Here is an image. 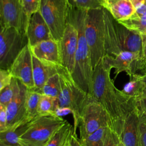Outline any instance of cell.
I'll return each mask as SVG.
<instances>
[{"label": "cell", "mask_w": 146, "mask_h": 146, "mask_svg": "<svg viewBox=\"0 0 146 146\" xmlns=\"http://www.w3.org/2000/svg\"><path fill=\"white\" fill-rule=\"evenodd\" d=\"M42 94L38 91L35 88H27L26 95V108L27 118L31 121L39 116L38 108L39 101Z\"/></svg>", "instance_id": "44dd1931"}, {"label": "cell", "mask_w": 146, "mask_h": 146, "mask_svg": "<svg viewBox=\"0 0 146 146\" xmlns=\"http://www.w3.org/2000/svg\"><path fill=\"white\" fill-rule=\"evenodd\" d=\"M68 0H41L39 11L48 25L54 39L60 41L67 23Z\"/></svg>", "instance_id": "8992f818"}, {"label": "cell", "mask_w": 146, "mask_h": 146, "mask_svg": "<svg viewBox=\"0 0 146 146\" xmlns=\"http://www.w3.org/2000/svg\"><path fill=\"white\" fill-rule=\"evenodd\" d=\"M73 132L72 125L67 120L51 137L44 146H65Z\"/></svg>", "instance_id": "ffe728a7"}, {"label": "cell", "mask_w": 146, "mask_h": 146, "mask_svg": "<svg viewBox=\"0 0 146 146\" xmlns=\"http://www.w3.org/2000/svg\"><path fill=\"white\" fill-rule=\"evenodd\" d=\"M26 34L30 47L42 41L53 39L50 28L39 11L30 17Z\"/></svg>", "instance_id": "5bb4252c"}, {"label": "cell", "mask_w": 146, "mask_h": 146, "mask_svg": "<svg viewBox=\"0 0 146 146\" xmlns=\"http://www.w3.org/2000/svg\"><path fill=\"white\" fill-rule=\"evenodd\" d=\"M120 141L119 136L108 127L105 140V146H118Z\"/></svg>", "instance_id": "1f68e13d"}, {"label": "cell", "mask_w": 146, "mask_h": 146, "mask_svg": "<svg viewBox=\"0 0 146 146\" xmlns=\"http://www.w3.org/2000/svg\"><path fill=\"white\" fill-rule=\"evenodd\" d=\"M143 36V54L140 62V70L146 64V35ZM139 71V72H140Z\"/></svg>", "instance_id": "e575fe53"}, {"label": "cell", "mask_w": 146, "mask_h": 146, "mask_svg": "<svg viewBox=\"0 0 146 146\" xmlns=\"http://www.w3.org/2000/svg\"><path fill=\"white\" fill-rule=\"evenodd\" d=\"M140 146H146V125L140 122Z\"/></svg>", "instance_id": "836d02e7"}, {"label": "cell", "mask_w": 146, "mask_h": 146, "mask_svg": "<svg viewBox=\"0 0 146 146\" xmlns=\"http://www.w3.org/2000/svg\"><path fill=\"white\" fill-rule=\"evenodd\" d=\"M84 33L89 48L92 66L94 70L106 55L105 22L103 7L87 10Z\"/></svg>", "instance_id": "277c9868"}, {"label": "cell", "mask_w": 146, "mask_h": 146, "mask_svg": "<svg viewBox=\"0 0 146 146\" xmlns=\"http://www.w3.org/2000/svg\"><path fill=\"white\" fill-rule=\"evenodd\" d=\"M65 146H70V139H69L68 141L67 142V143L66 144V145Z\"/></svg>", "instance_id": "60d3db41"}, {"label": "cell", "mask_w": 146, "mask_h": 146, "mask_svg": "<svg viewBox=\"0 0 146 146\" xmlns=\"http://www.w3.org/2000/svg\"><path fill=\"white\" fill-rule=\"evenodd\" d=\"M12 76L10 71L7 69H0V91L9 85L12 81Z\"/></svg>", "instance_id": "4dcf8cb0"}, {"label": "cell", "mask_w": 146, "mask_h": 146, "mask_svg": "<svg viewBox=\"0 0 146 146\" xmlns=\"http://www.w3.org/2000/svg\"><path fill=\"white\" fill-rule=\"evenodd\" d=\"M140 72V73H143V72H146V64L142 68V69L141 70V71Z\"/></svg>", "instance_id": "f35d334b"}, {"label": "cell", "mask_w": 146, "mask_h": 146, "mask_svg": "<svg viewBox=\"0 0 146 146\" xmlns=\"http://www.w3.org/2000/svg\"><path fill=\"white\" fill-rule=\"evenodd\" d=\"M120 140L125 146H140V120L136 107L126 117Z\"/></svg>", "instance_id": "2e32d148"}, {"label": "cell", "mask_w": 146, "mask_h": 146, "mask_svg": "<svg viewBox=\"0 0 146 146\" xmlns=\"http://www.w3.org/2000/svg\"><path fill=\"white\" fill-rule=\"evenodd\" d=\"M29 21L20 0H0L1 27H12L26 34Z\"/></svg>", "instance_id": "9c48e42d"}, {"label": "cell", "mask_w": 146, "mask_h": 146, "mask_svg": "<svg viewBox=\"0 0 146 146\" xmlns=\"http://www.w3.org/2000/svg\"><path fill=\"white\" fill-rule=\"evenodd\" d=\"M109 127H102L83 140H80L84 146H105L107 129Z\"/></svg>", "instance_id": "d4e9b609"}, {"label": "cell", "mask_w": 146, "mask_h": 146, "mask_svg": "<svg viewBox=\"0 0 146 146\" xmlns=\"http://www.w3.org/2000/svg\"><path fill=\"white\" fill-rule=\"evenodd\" d=\"M62 65H55L42 62L33 55V79L35 88L42 94V89L47 80L59 72Z\"/></svg>", "instance_id": "e0dca14e"}, {"label": "cell", "mask_w": 146, "mask_h": 146, "mask_svg": "<svg viewBox=\"0 0 146 146\" xmlns=\"http://www.w3.org/2000/svg\"><path fill=\"white\" fill-rule=\"evenodd\" d=\"M59 42L62 64L71 74L78 43V31L74 25L67 22L63 36Z\"/></svg>", "instance_id": "7c38bea8"}, {"label": "cell", "mask_w": 146, "mask_h": 146, "mask_svg": "<svg viewBox=\"0 0 146 146\" xmlns=\"http://www.w3.org/2000/svg\"><path fill=\"white\" fill-rule=\"evenodd\" d=\"M102 6L116 21L127 19L136 12L131 0H102Z\"/></svg>", "instance_id": "ac0fdd59"}, {"label": "cell", "mask_w": 146, "mask_h": 146, "mask_svg": "<svg viewBox=\"0 0 146 146\" xmlns=\"http://www.w3.org/2000/svg\"><path fill=\"white\" fill-rule=\"evenodd\" d=\"M130 78L121 90L122 92L129 97L137 99L139 98L142 88V80L140 73H136Z\"/></svg>", "instance_id": "603a6c76"}, {"label": "cell", "mask_w": 146, "mask_h": 146, "mask_svg": "<svg viewBox=\"0 0 146 146\" xmlns=\"http://www.w3.org/2000/svg\"><path fill=\"white\" fill-rule=\"evenodd\" d=\"M105 22V48L106 55L115 56L123 51L143 54V36L120 23L103 9Z\"/></svg>", "instance_id": "7a4b0ae2"}, {"label": "cell", "mask_w": 146, "mask_h": 146, "mask_svg": "<svg viewBox=\"0 0 146 146\" xmlns=\"http://www.w3.org/2000/svg\"><path fill=\"white\" fill-rule=\"evenodd\" d=\"M59 74L61 90L57 98L58 107L68 108L71 110L74 120L73 133L76 134L82 111L91 96L76 84L71 74L63 65L59 67Z\"/></svg>", "instance_id": "3957f363"}, {"label": "cell", "mask_w": 146, "mask_h": 146, "mask_svg": "<svg viewBox=\"0 0 146 146\" xmlns=\"http://www.w3.org/2000/svg\"><path fill=\"white\" fill-rule=\"evenodd\" d=\"M21 2L29 19L34 13L39 10L41 0H21Z\"/></svg>", "instance_id": "f1b7e54d"}, {"label": "cell", "mask_w": 146, "mask_h": 146, "mask_svg": "<svg viewBox=\"0 0 146 146\" xmlns=\"http://www.w3.org/2000/svg\"><path fill=\"white\" fill-rule=\"evenodd\" d=\"M55 113L56 115L62 117L66 115H68L69 113H72V112H71V110L68 108L59 107L56 110Z\"/></svg>", "instance_id": "8d00e7d4"}, {"label": "cell", "mask_w": 146, "mask_h": 146, "mask_svg": "<svg viewBox=\"0 0 146 146\" xmlns=\"http://www.w3.org/2000/svg\"><path fill=\"white\" fill-rule=\"evenodd\" d=\"M28 44L26 34L14 27H1L0 32V67L9 69L11 65Z\"/></svg>", "instance_id": "ba28073f"}, {"label": "cell", "mask_w": 146, "mask_h": 146, "mask_svg": "<svg viewBox=\"0 0 146 146\" xmlns=\"http://www.w3.org/2000/svg\"><path fill=\"white\" fill-rule=\"evenodd\" d=\"M70 146H84L81 144L79 139H78L76 134H74L73 132L70 139Z\"/></svg>", "instance_id": "74e56055"}, {"label": "cell", "mask_w": 146, "mask_h": 146, "mask_svg": "<svg viewBox=\"0 0 146 146\" xmlns=\"http://www.w3.org/2000/svg\"><path fill=\"white\" fill-rule=\"evenodd\" d=\"M61 90V83L59 72L51 76L45 83L42 94L58 98Z\"/></svg>", "instance_id": "484cf974"}, {"label": "cell", "mask_w": 146, "mask_h": 146, "mask_svg": "<svg viewBox=\"0 0 146 146\" xmlns=\"http://www.w3.org/2000/svg\"><path fill=\"white\" fill-rule=\"evenodd\" d=\"M112 68L115 69L116 76L124 72L129 78L140 71L141 56L135 52L123 51L115 56L105 55Z\"/></svg>", "instance_id": "4fadbf2b"}, {"label": "cell", "mask_w": 146, "mask_h": 146, "mask_svg": "<svg viewBox=\"0 0 146 146\" xmlns=\"http://www.w3.org/2000/svg\"><path fill=\"white\" fill-rule=\"evenodd\" d=\"M8 70L13 78L20 80L27 88H35L33 55L29 43L22 49Z\"/></svg>", "instance_id": "30bf717a"}, {"label": "cell", "mask_w": 146, "mask_h": 146, "mask_svg": "<svg viewBox=\"0 0 146 146\" xmlns=\"http://www.w3.org/2000/svg\"><path fill=\"white\" fill-rule=\"evenodd\" d=\"M140 74L141 75V80H142V88H141V92L140 95L138 99L141 98H146V72L140 73Z\"/></svg>", "instance_id": "d590c367"}, {"label": "cell", "mask_w": 146, "mask_h": 146, "mask_svg": "<svg viewBox=\"0 0 146 146\" xmlns=\"http://www.w3.org/2000/svg\"><path fill=\"white\" fill-rule=\"evenodd\" d=\"M66 121L57 115H39L30 122L19 139V144L21 146H44Z\"/></svg>", "instance_id": "5b68a950"}, {"label": "cell", "mask_w": 146, "mask_h": 146, "mask_svg": "<svg viewBox=\"0 0 146 146\" xmlns=\"http://www.w3.org/2000/svg\"><path fill=\"white\" fill-rule=\"evenodd\" d=\"M30 50L32 55L42 62L62 65L59 42L58 40L54 39L43 40L31 46Z\"/></svg>", "instance_id": "9a60e30c"}, {"label": "cell", "mask_w": 146, "mask_h": 146, "mask_svg": "<svg viewBox=\"0 0 146 146\" xmlns=\"http://www.w3.org/2000/svg\"><path fill=\"white\" fill-rule=\"evenodd\" d=\"M20 1H21V0H20Z\"/></svg>", "instance_id": "b9f144b4"}, {"label": "cell", "mask_w": 146, "mask_h": 146, "mask_svg": "<svg viewBox=\"0 0 146 146\" xmlns=\"http://www.w3.org/2000/svg\"><path fill=\"white\" fill-rule=\"evenodd\" d=\"M58 108L57 98L41 94L38 108L39 115H56L55 113Z\"/></svg>", "instance_id": "cb8c5ba5"}, {"label": "cell", "mask_w": 146, "mask_h": 146, "mask_svg": "<svg viewBox=\"0 0 146 146\" xmlns=\"http://www.w3.org/2000/svg\"><path fill=\"white\" fill-rule=\"evenodd\" d=\"M0 146H14V145H7V144H3V143H0Z\"/></svg>", "instance_id": "ab89813d"}, {"label": "cell", "mask_w": 146, "mask_h": 146, "mask_svg": "<svg viewBox=\"0 0 146 146\" xmlns=\"http://www.w3.org/2000/svg\"><path fill=\"white\" fill-rule=\"evenodd\" d=\"M26 91L27 87L17 79L14 97L6 107L7 116L6 129L14 128L25 120H28L26 108Z\"/></svg>", "instance_id": "8fae6325"}, {"label": "cell", "mask_w": 146, "mask_h": 146, "mask_svg": "<svg viewBox=\"0 0 146 146\" xmlns=\"http://www.w3.org/2000/svg\"><path fill=\"white\" fill-rule=\"evenodd\" d=\"M17 79L13 78L11 83L0 91V104L6 107L13 99L17 84Z\"/></svg>", "instance_id": "4316f807"}, {"label": "cell", "mask_w": 146, "mask_h": 146, "mask_svg": "<svg viewBox=\"0 0 146 146\" xmlns=\"http://www.w3.org/2000/svg\"><path fill=\"white\" fill-rule=\"evenodd\" d=\"M70 6L82 10L102 7V0H68Z\"/></svg>", "instance_id": "83f0119b"}, {"label": "cell", "mask_w": 146, "mask_h": 146, "mask_svg": "<svg viewBox=\"0 0 146 146\" xmlns=\"http://www.w3.org/2000/svg\"><path fill=\"white\" fill-rule=\"evenodd\" d=\"M111 69L104 56L94 70L92 97L104 107L110 119V128L120 139L126 117L135 107V99L115 87L111 78Z\"/></svg>", "instance_id": "6da1fadb"}, {"label": "cell", "mask_w": 146, "mask_h": 146, "mask_svg": "<svg viewBox=\"0 0 146 146\" xmlns=\"http://www.w3.org/2000/svg\"><path fill=\"white\" fill-rule=\"evenodd\" d=\"M30 121L26 120L14 128L0 132V143L14 146H21L19 142V139L26 131Z\"/></svg>", "instance_id": "d6986e66"}, {"label": "cell", "mask_w": 146, "mask_h": 146, "mask_svg": "<svg viewBox=\"0 0 146 146\" xmlns=\"http://www.w3.org/2000/svg\"><path fill=\"white\" fill-rule=\"evenodd\" d=\"M110 127V119L104 107L90 96L85 104L79 119L80 140H83L102 127Z\"/></svg>", "instance_id": "52a82bcc"}, {"label": "cell", "mask_w": 146, "mask_h": 146, "mask_svg": "<svg viewBox=\"0 0 146 146\" xmlns=\"http://www.w3.org/2000/svg\"><path fill=\"white\" fill-rule=\"evenodd\" d=\"M135 107L140 122L146 125V98L136 99Z\"/></svg>", "instance_id": "f546056e"}, {"label": "cell", "mask_w": 146, "mask_h": 146, "mask_svg": "<svg viewBox=\"0 0 146 146\" xmlns=\"http://www.w3.org/2000/svg\"><path fill=\"white\" fill-rule=\"evenodd\" d=\"M7 110L6 107L0 104V132L6 129L7 125Z\"/></svg>", "instance_id": "d6a6232c"}, {"label": "cell", "mask_w": 146, "mask_h": 146, "mask_svg": "<svg viewBox=\"0 0 146 146\" xmlns=\"http://www.w3.org/2000/svg\"><path fill=\"white\" fill-rule=\"evenodd\" d=\"M117 21L135 33L141 35H146V16L140 17L135 13L127 19Z\"/></svg>", "instance_id": "7402d4cb"}]
</instances>
